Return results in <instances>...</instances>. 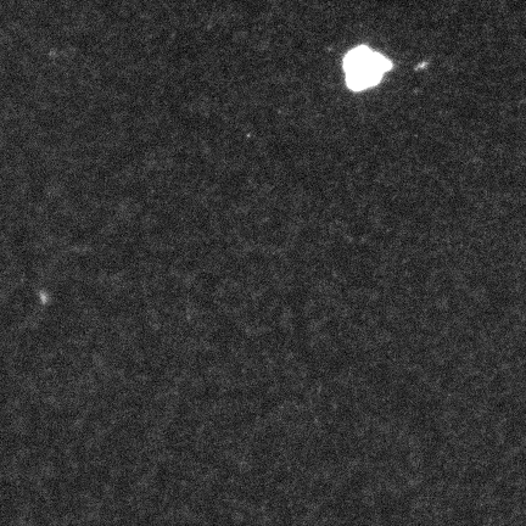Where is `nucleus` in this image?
Segmentation results:
<instances>
[{
	"instance_id": "obj_1",
	"label": "nucleus",
	"mask_w": 526,
	"mask_h": 526,
	"mask_svg": "<svg viewBox=\"0 0 526 526\" xmlns=\"http://www.w3.org/2000/svg\"><path fill=\"white\" fill-rule=\"evenodd\" d=\"M389 69V61L368 48H357L345 59L346 80L355 91L376 86Z\"/></svg>"
}]
</instances>
